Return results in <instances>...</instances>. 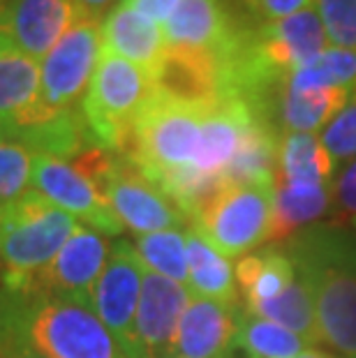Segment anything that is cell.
<instances>
[{"instance_id": "8992f818", "label": "cell", "mask_w": 356, "mask_h": 358, "mask_svg": "<svg viewBox=\"0 0 356 358\" xmlns=\"http://www.w3.org/2000/svg\"><path fill=\"white\" fill-rule=\"evenodd\" d=\"M276 182L225 185L192 217V227L218 255L236 259L266 243Z\"/></svg>"}, {"instance_id": "f1b7e54d", "label": "cell", "mask_w": 356, "mask_h": 358, "mask_svg": "<svg viewBox=\"0 0 356 358\" xmlns=\"http://www.w3.org/2000/svg\"><path fill=\"white\" fill-rule=\"evenodd\" d=\"M322 143L336 164L356 159V97L324 127Z\"/></svg>"}, {"instance_id": "9a60e30c", "label": "cell", "mask_w": 356, "mask_h": 358, "mask_svg": "<svg viewBox=\"0 0 356 358\" xmlns=\"http://www.w3.org/2000/svg\"><path fill=\"white\" fill-rule=\"evenodd\" d=\"M222 0H180L162 26L166 47L222 58L241 35Z\"/></svg>"}, {"instance_id": "7402d4cb", "label": "cell", "mask_w": 356, "mask_h": 358, "mask_svg": "<svg viewBox=\"0 0 356 358\" xmlns=\"http://www.w3.org/2000/svg\"><path fill=\"white\" fill-rule=\"evenodd\" d=\"M297 275L299 273L292 257L278 248H266L259 255L243 257L236 264V280L243 292L245 308L276 299L292 282L299 280Z\"/></svg>"}, {"instance_id": "d6986e66", "label": "cell", "mask_w": 356, "mask_h": 358, "mask_svg": "<svg viewBox=\"0 0 356 358\" xmlns=\"http://www.w3.org/2000/svg\"><path fill=\"white\" fill-rule=\"evenodd\" d=\"M333 192L329 185H308V182L276 180L273 217H271L266 243H285L294 238L306 227H313L331 208Z\"/></svg>"}, {"instance_id": "8d00e7d4", "label": "cell", "mask_w": 356, "mask_h": 358, "mask_svg": "<svg viewBox=\"0 0 356 358\" xmlns=\"http://www.w3.org/2000/svg\"><path fill=\"white\" fill-rule=\"evenodd\" d=\"M294 358H333V356L322 354V352H301L299 356H294Z\"/></svg>"}, {"instance_id": "2e32d148", "label": "cell", "mask_w": 356, "mask_h": 358, "mask_svg": "<svg viewBox=\"0 0 356 358\" xmlns=\"http://www.w3.org/2000/svg\"><path fill=\"white\" fill-rule=\"evenodd\" d=\"M40 63L0 33V134H14L40 113Z\"/></svg>"}, {"instance_id": "603a6c76", "label": "cell", "mask_w": 356, "mask_h": 358, "mask_svg": "<svg viewBox=\"0 0 356 358\" xmlns=\"http://www.w3.org/2000/svg\"><path fill=\"white\" fill-rule=\"evenodd\" d=\"M248 310L257 317L269 319V322L280 324L283 329L297 333L310 347L324 342L320 322H317L313 296H310L306 282L301 278L297 282H292V285L287 287L283 294H278L276 299L262 301Z\"/></svg>"}, {"instance_id": "5b68a950", "label": "cell", "mask_w": 356, "mask_h": 358, "mask_svg": "<svg viewBox=\"0 0 356 358\" xmlns=\"http://www.w3.org/2000/svg\"><path fill=\"white\" fill-rule=\"evenodd\" d=\"M206 106L173 100L153 88V95L134 123L127 157L155 182L187 166L194 169Z\"/></svg>"}, {"instance_id": "5bb4252c", "label": "cell", "mask_w": 356, "mask_h": 358, "mask_svg": "<svg viewBox=\"0 0 356 358\" xmlns=\"http://www.w3.org/2000/svg\"><path fill=\"white\" fill-rule=\"evenodd\" d=\"M241 303L190 296L180 317L173 358H234Z\"/></svg>"}, {"instance_id": "ba28073f", "label": "cell", "mask_w": 356, "mask_h": 358, "mask_svg": "<svg viewBox=\"0 0 356 358\" xmlns=\"http://www.w3.org/2000/svg\"><path fill=\"white\" fill-rule=\"evenodd\" d=\"M120 224L134 234L185 229L190 220L153 178H148L127 155H116L104 185Z\"/></svg>"}, {"instance_id": "e0dca14e", "label": "cell", "mask_w": 356, "mask_h": 358, "mask_svg": "<svg viewBox=\"0 0 356 358\" xmlns=\"http://www.w3.org/2000/svg\"><path fill=\"white\" fill-rule=\"evenodd\" d=\"M352 97L354 93L347 88H301L285 79L271 102V125L285 134H317L320 129L324 132V127L352 102Z\"/></svg>"}, {"instance_id": "6da1fadb", "label": "cell", "mask_w": 356, "mask_h": 358, "mask_svg": "<svg viewBox=\"0 0 356 358\" xmlns=\"http://www.w3.org/2000/svg\"><path fill=\"white\" fill-rule=\"evenodd\" d=\"M313 296L324 342L356 358V234L313 224L285 245Z\"/></svg>"}, {"instance_id": "8fae6325", "label": "cell", "mask_w": 356, "mask_h": 358, "mask_svg": "<svg viewBox=\"0 0 356 358\" xmlns=\"http://www.w3.org/2000/svg\"><path fill=\"white\" fill-rule=\"evenodd\" d=\"M30 189L58 208L83 220L90 229L104 236H118L123 224L100 189L70 162L51 155H35Z\"/></svg>"}, {"instance_id": "277c9868", "label": "cell", "mask_w": 356, "mask_h": 358, "mask_svg": "<svg viewBox=\"0 0 356 358\" xmlns=\"http://www.w3.org/2000/svg\"><path fill=\"white\" fill-rule=\"evenodd\" d=\"M150 95H153V79L148 72L102 49L86 97L81 102L83 120L95 146L116 155L130 153L134 123Z\"/></svg>"}, {"instance_id": "44dd1931", "label": "cell", "mask_w": 356, "mask_h": 358, "mask_svg": "<svg viewBox=\"0 0 356 358\" xmlns=\"http://www.w3.org/2000/svg\"><path fill=\"white\" fill-rule=\"evenodd\" d=\"M336 173V162L317 134H283L278 141L276 180L329 185Z\"/></svg>"}, {"instance_id": "f35d334b", "label": "cell", "mask_w": 356, "mask_h": 358, "mask_svg": "<svg viewBox=\"0 0 356 358\" xmlns=\"http://www.w3.org/2000/svg\"><path fill=\"white\" fill-rule=\"evenodd\" d=\"M350 222H352V231L356 234V217H352V220H350Z\"/></svg>"}, {"instance_id": "e575fe53", "label": "cell", "mask_w": 356, "mask_h": 358, "mask_svg": "<svg viewBox=\"0 0 356 358\" xmlns=\"http://www.w3.org/2000/svg\"><path fill=\"white\" fill-rule=\"evenodd\" d=\"M7 10H10V0H0V33L7 35Z\"/></svg>"}, {"instance_id": "cb8c5ba5", "label": "cell", "mask_w": 356, "mask_h": 358, "mask_svg": "<svg viewBox=\"0 0 356 358\" xmlns=\"http://www.w3.org/2000/svg\"><path fill=\"white\" fill-rule=\"evenodd\" d=\"M306 347L310 345L297 333L252 315L248 308L241 310L236 349L243 352L245 358H294Z\"/></svg>"}, {"instance_id": "d590c367", "label": "cell", "mask_w": 356, "mask_h": 358, "mask_svg": "<svg viewBox=\"0 0 356 358\" xmlns=\"http://www.w3.org/2000/svg\"><path fill=\"white\" fill-rule=\"evenodd\" d=\"M7 352H10V338H7L3 324H0V358H7Z\"/></svg>"}, {"instance_id": "4dcf8cb0", "label": "cell", "mask_w": 356, "mask_h": 358, "mask_svg": "<svg viewBox=\"0 0 356 358\" xmlns=\"http://www.w3.org/2000/svg\"><path fill=\"white\" fill-rule=\"evenodd\" d=\"M315 3L317 0H259V14H264L269 21H278L310 10Z\"/></svg>"}, {"instance_id": "30bf717a", "label": "cell", "mask_w": 356, "mask_h": 358, "mask_svg": "<svg viewBox=\"0 0 356 358\" xmlns=\"http://www.w3.org/2000/svg\"><path fill=\"white\" fill-rule=\"evenodd\" d=\"M143 271L146 268L134 252V245L118 241L116 245H111L104 271L90 296L95 315L102 319L127 358H132L134 349V319L141 299Z\"/></svg>"}, {"instance_id": "7c38bea8", "label": "cell", "mask_w": 356, "mask_h": 358, "mask_svg": "<svg viewBox=\"0 0 356 358\" xmlns=\"http://www.w3.org/2000/svg\"><path fill=\"white\" fill-rule=\"evenodd\" d=\"M187 301V287L153 271H143L132 358H173L180 317Z\"/></svg>"}, {"instance_id": "484cf974", "label": "cell", "mask_w": 356, "mask_h": 358, "mask_svg": "<svg viewBox=\"0 0 356 358\" xmlns=\"http://www.w3.org/2000/svg\"><path fill=\"white\" fill-rule=\"evenodd\" d=\"M287 81L301 88H347L356 97V51L343 47H327L310 63L294 70Z\"/></svg>"}, {"instance_id": "9c48e42d", "label": "cell", "mask_w": 356, "mask_h": 358, "mask_svg": "<svg viewBox=\"0 0 356 358\" xmlns=\"http://www.w3.org/2000/svg\"><path fill=\"white\" fill-rule=\"evenodd\" d=\"M109 252L111 248L102 234L79 224L54 262L44 271L30 275L12 296H60L93 308L90 296L97 278L102 275Z\"/></svg>"}, {"instance_id": "83f0119b", "label": "cell", "mask_w": 356, "mask_h": 358, "mask_svg": "<svg viewBox=\"0 0 356 358\" xmlns=\"http://www.w3.org/2000/svg\"><path fill=\"white\" fill-rule=\"evenodd\" d=\"M315 5L331 47L356 51V0H317Z\"/></svg>"}, {"instance_id": "ac0fdd59", "label": "cell", "mask_w": 356, "mask_h": 358, "mask_svg": "<svg viewBox=\"0 0 356 358\" xmlns=\"http://www.w3.org/2000/svg\"><path fill=\"white\" fill-rule=\"evenodd\" d=\"M102 49L130 60L153 79L166 53V40L160 24L120 0L102 19Z\"/></svg>"}, {"instance_id": "4316f807", "label": "cell", "mask_w": 356, "mask_h": 358, "mask_svg": "<svg viewBox=\"0 0 356 358\" xmlns=\"http://www.w3.org/2000/svg\"><path fill=\"white\" fill-rule=\"evenodd\" d=\"M35 153L26 143L0 134V206L30 192Z\"/></svg>"}, {"instance_id": "d6a6232c", "label": "cell", "mask_w": 356, "mask_h": 358, "mask_svg": "<svg viewBox=\"0 0 356 358\" xmlns=\"http://www.w3.org/2000/svg\"><path fill=\"white\" fill-rule=\"evenodd\" d=\"M79 3L86 7L90 14H95V17H100L104 10H109V5L113 0H79Z\"/></svg>"}, {"instance_id": "f546056e", "label": "cell", "mask_w": 356, "mask_h": 358, "mask_svg": "<svg viewBox=\"0 0 356 358\" xmlns=\"http://www.w3.org/2000/svg\"><path fill=\"white\" fill-rule=\"evenodd\" d=\"M333 206L338 210L336 224H345L347 220L356 217V159L347 162V166L331 182Z\"/></svg>"}, {"instance_id": "7a4b0ae2", "label": "cell", "mask_w": 356, "mask_h": 358, "mask_svg": "<svg viewBox=\"0 0 356 358\" xmlns=\"http://www.w3.org/2000/svg\"><path fill=\"white\" fill-rule=\"evenodd\" d=\"M10 345L47 358H127L90 306L60 296H12L0 306Z\"/></svg>"}, {"instance_id": "ffe728a7", "label": "cell", "mask_w": 356, "mask_h": 358, "mask_svg": "<svg viewBox=\"0 0 356 358\" xmlns=\"http://www.w3.org/2000/svg\"><path fill=\"white\" fill-rule=\"evenodd\" d=\"M187 250V287L192 296L213 299L220 303H238V289L234 282V268L229 259L218 255L192 224L185 227Z\"/></svg>"}, {"instance_id": "1f68e13d", "label": "cell", "mask_w": 356, "mask_h": 358, "mask_svg": "<svg viewBox=\"0 0 356 358\" xmlns=\"http://www.w3.org/2000/svg\"><path fill=\"white\" fill-rule=\"evenodd\" d=\"M123 3L130 5L139 14H143V17H148L150 21H155V24L164 26L166 19L180 5V0H123Z\"/></svg>"}, {"instance_id": "52a82bcc", "label": "cell", "mask_w": 356, "mask_h": 358, "mask_svg": "<svg viewBox=\"0 0 356 358\" xmlns=\"http://www.w3.org/2000/svg\"><path fill=\"white\" fill-rule=\"evenodd\" d=\"M102 53V21L86 14L42 60V106L72 111L83 102Z\"/></svg>"}, {"instance_id": "74e56055", "label": "cell", "mask_w": 356, "mask_h": 358, "mask_svg": "<svg viewBox=\"0 0 356 358\" xmlns=\"http://www.w3.org/2000/svg\"><path fill=\"white\" fill-rule=\"evenodd\" d=\"M245 5L250 7V10H252V12H257V14H259V0H245Z\"/></svg>"}, {"instance_id": "d4e9b609", "label": "cell", "mask_w": 356, "mask_h": 358, "mask_svg": "<svg viewBox=\"0 0 356 358\" xmlns=\"http://www.w3.org/2000/svg\"><path fill=\"white\" fill-rule=\"evenodd\" d=\"M143 268L164 275L178 285L187 287V250L183 229H164L155 234H143L134 243Z\"/></svg>"}, {"instance_id": "836d02e7", "label": "cell", "mask_w": 356, "mask_h": 358, "mask_svg": "<svg viewBox=\"0 0 356 358\" xmlns=\"http://www.w3.org/2000/svg\"><path fill=\"white\" fill-rule=\"evenodd\" d=\"M7 358H47V356L35 354V352H30V349H24V347H14V345H10V352H7Z\"/></svg>"}, {"instance_id": "3957f363", "label": "cell", "mask_w": 356, "mask_h": 358, "mask_svg": "<svg viewBox=\"0 0 356 358\" xmlns=\"http://www.w3.org/2000/svg\"><path fill=\"white\" fill-rule=\"evenodd\" d=\"M79 229L77 217L30 189L21 199L0 206V266L10 294L44 271Z\"/></svg>"}, {"instance_id": "4fadbf2b", "label": "cell", "mask_w": 356, "mask_h": 358, "mask_svg": "<svg viewBox=\"0 0 356 358\" xmlns=\"http://www.w3.org/2000/svg\"><path fill=\"white\" fill-rule=\"evenodd\" d=\"M86 14L90 12L79 0H10L7 35L21 51L42 63Z\"/></svg>"}]
</instances>
